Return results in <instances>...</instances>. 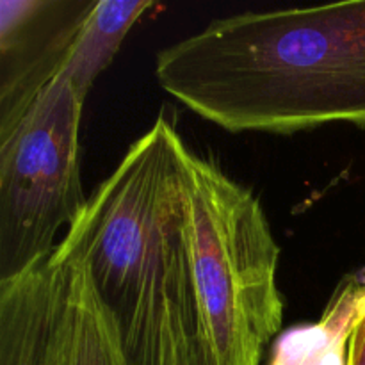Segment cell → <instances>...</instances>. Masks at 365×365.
Segmentation results:
<instances>
[{
	"instance_id": "1",
	"label": "cell",
	"mask_w": 365,
	"mask_h": 365,
	"mask_svg": "<svg viewBox=\"0 0 365 365\" xmlns=\"http://www.w3.org/2000/svg\"><path fill=\"white\" fill-rule=\"evenodd\" d=\"M155 77L228 132L365 127V0L220 18L160 50Z\"/></svg>"
},
{
	"instance_id": "2",
	"label": "cell",
	"mask_w": 365,
	"mask_h": 365,
	"mask_svg": "<svg viewBox=\"0 0 365 365\" xmlns=\"http://www.w3.org/2000/svg\"><path fill=\"white\" fill-rule=\"evenodd\" d=\"M182 138L164 116L135 139L57 248L86 262L128 365H185L189 246Z\"/></svg>"
},
{
	"instance_id": "3",
	"label": "cell",
	"mask_w": 365,
	"mask_h": 365,
	"mask_svg": "<svg viewBox=\"0 0 365 365\" xmlns=\"http://www.w3.org/2000/svg\"><path fill=\"white\" fill-rule=\"evenodd\" d=\"M189 246L185 365H259L280 331V248L259 198L214 160L178 145Z\"/></svg>"
},
{
	"instance_id": "4",
	"label": "cell",
	"mask_w": 365,
	"mask_h": 365,
	"mask_svg": "<svg viewBox=\"0 0 365 365\" xmlns=\"http://www.w3.org/2000/svg\"><path fill=\"white\" fill-rule=\"evenodd\" d=\"M84 102L56 73L0 118V282L48 262L88 205L78 164Z\"/></svg>"
},
{
	"instance_id": "5",
	"label": "cell",
	"mask_w": 365,
	"mask_h": 365,
	"mask_svg": "<svg viewBox=\"0 0 365 365\" xmlns=\"http://www.w3.org/2000/svg\"><path fill=\"white\" fill-rule=\"evenodd\" d=\"M50 264L52 305L38 365H128L84 260L57 248Z\"/></svg>"
},
{
	"instance_id": "6",
	"label": "cell",
	"mask_w": 365,
	"mask_h": 365,
	"mask_svg": "<svg viewBox=\"0 0 365 365\" xmlns=\"http://www.w3.org/2000/svg\"><path fill=\"white\" fill-rule=\"evenodd\" d=\"M155 6L150 0H98L89 2L75 27L57 73L82 96L113 63L121 43L135 24Z\"/></svg>"
},
{
	"instance_id": "7",
	"label": "cell",
	"mask_w": 365,
	"mask_h": 365,
	"mask_svg": "<svg viewBox=\"0 0 365 365\" xmlns=\"http://www.w3.org/2000/svg\"><path fill=\"white\" fill-rule=\"evenodd\" d=\"M53 292L52 264L0 282V365H38Z\"/></svg>"
},
{
	"instance_id": "8",
	"label": "cell",
	"mask_w": 365,
	"mask_h": 365,
	"mask_svg": "<svg viewBox=\"0 0 365 365\" xmlns=\"http://www.w3.org/2000/svg\"><path fill=\"white\" fill-rule=\"evenodd\" d=\"M362 294V274L346 278L319 321L289 328L274 341L269 365H348Z\"/></svg>"
},
{
	"instance_id": "9",
	"label": "cell",
	"mask_w": 365,
	"mask_h": 365,
	"mask_svg": "<svg viewBox=\"0 0 365 365\" xmlns=\"http://www.w3.org/2000/svg\"><path fill=\"white\" fill-rule=\"evenodd\" d=\"M364 278V294L360 299L359 317H356L355 330H353L351 341H349L348 365H365V271Z\"/></svg>"
}]
</instances>
